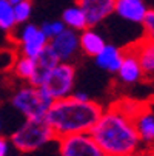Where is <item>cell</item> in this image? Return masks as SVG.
Segmentation results:
<instances>
[{"instance_id":"obj_1","label":"cell","mask_w":154,"mask_h":156,"mask_svg":"<svg viewBox=\"0 0 154 156\" xmlns=\"http://www.w3.org/2000/svg\"><path fill=\"white\" fill-rule=\"evenodd\" d=\"M90 133L105 156H134L143 150L134 119L116 104L102 111Z\"/></svg>"},{"instance_id":"obj_2","label":"cell","mask_w":154,"mask_h":156,"mask_svg":"<svg viewBox=\"0 0 154 156\" xmlns=\"http://www.w3.org/2000/svg\"><path fill=\"white\" fill-rule=\"evenodd\" d=\"M102 105L94 101H77L71 94L56 99L48 108L45 121L51 127L56 139L74 135V133H90L102 115Z\"/></svg>"},{"instance_id":"obj_3","label":"cell","mask_w":154,"mask_h":156,"mask_svg":"<svg viewBox=\"0 0 154 156\" xmlns=\"http://www.w3.org/2000/svg\"><path fill=\"white\" fill-rule=\"evenodd\" d=\"M12 145L22 153H31L42 148L50 141H56L51 127L45 118L26 119L11 136Z\"/></svg>"},{"instance_id":"obj_4","label":"cell","mask_w":154,"mask_h":156,"mask_svg":"<svg viewBox=\"0 0 154 156\" xmlns=\"http://www.w3.org/2000/svg\"><path fill=\"white\" fill-rule=\"evenodd\" d=\"M54 99L43 90L42 87L36 85H26L22 87L12 96V107L20 111L26 119H36V118H45L48 108Z\"/></svg>"},{"instance_id":"obj_5","label":"cell","mask_w":154,"mask_h":156,"mask_svg":"<svg viewBox=\"0 0 154 156\" xmlns=\"http://www.w3.org/2000/svg\"><path fill=\"white\" fill-rule=\"evenodd\" d=\"M74 80H76V66L70 62H59L45 74L40 87L56 101L67 98L73 93Z\"/></svg>"},{"instance_id":"obj_6","label":"cell","mask_w":154,"mask_h":156,"mask_svg":"<svg viewBox=\"0 0 154 156\" xmlns=\"http://www.w3.org/2000/svg\"><path fill=\"white\" fill-rule=\"evenodd\" d=\"M60 156H105L91 133H74L59 139Z\"/></svg>"},{"instance_id":"obj_7","label":"cell","mask_w":154,"mask_h":156,"mask_svg":"<svg viewBox=\"0 0 154 156\" xmlns=\"http://www.w3.org/2000/svg\"><path fill=\"white\" fill-rule=\"evenodd\" d=\"M48 45L53 48L60 62H70L79 50V34L74 30L65 28L62 33L48 40Z\"/></svg>"},{"instance_id":"obj_8","label":"cell","mask_w":154,"mask_h":156,"mask_svg":"<svg viewBox=\"0 0 154 156\" xmlns=\"http://www.w3.org/2000/svg\"><path fill=\"white\" fill-rule=\"evenodd\" d=\"M77 6L83 11L88 27L93 28L114 12L116 0H77Z\"/></svg>"},{"instance_id":"obj_9","label":"cell","mask_w":154,"mask_h":156,"mask_svg":"<svg viewBox=\"0 0 154 156\" xmlns=\"http://www.w3.org/2000/svg\"><path fill=\"white\" fill-rule=\"evenodd\" d=\"M117 77L125 85H134L145 77L143 71H142V66L139 63V59L129 48L123 50V59H122V63L117 70Z\"/></svg>"},{"instance_id":"obj_10","label":"cell","mask_w":154,"mask_h":156,"mask_svg":"<svg viewBox=\"0 0 154 156\" xmlns=\"http://www.w3.org/2000/svg\"><path fill=\"white\" fill-rule=\"evenodd\" d=\"M134 125L139 133L143 148L154 145V111L145 105L134 116Z\"/></svg>"},{"instance_id":"obj_11","label":"cell","mask_w":154,"mask_h":156,"mask_svg":"<svg viewBox=\"0 0 154 156\" xmlns=\"http://www.w3.org/2000/svg\"><path fill=\"white\" fill-rule=\"evenodd\" d=\"M131 51L136 54L139 59V63L142 66L143 76L146 77H154V42L148 39H142L137 43L128 47Z\"/></svg>"},{"instance_id":"obj_12","label":"cell","mask_w":154,"mask_h":156,"mask_svg":"<svg viewBox=\"0 0 154 156\" xmlns=\"http://www.w3.org/2000/svg\"><path fill=\"white\" fill-rule=\"evenodd\" d=\"M148 8L143 0H116L114 12L131 23H142Z\"/></svg>"},{"instance_id":"obj_13","label":"cell","mask_w":154,"mask_h":156,"mask_svg":"<svg viewBox=\"0 0 154 156\" xmlns=\"http://www.w3.org/2000/svg\"><path fill=\"white\" fill-rule=\"evenodd\" d=\"M96 63L99 68L109 71V73H117L119 66L123 59V50L114 47V45H105L103 50L94 56Z\"/></svg>"},{"instance_id":"obj_14","label":"cell","mask_w":154,"mask_h":156,"mask_svg":"<svg viewBox=\"0 0 154 156\" xmlns=\"http://www.w3.org/2000/svg\"><path fill=\"white\" fill-rule=\"evenodd\" d=\"M80 33H82V34L79 36V48H80L86 56L94 57V56L99 54V53L103 50V47L106 45L105 39H103L99 33L93 31L91 28H86V30H83V31H80Z\"/></svg>"},{"instance_id":"obj_15","label":"cell","mask_w":154,"mask_h":156,"mask_svg":"<svg viewBox=\"0 0 154 156\" xmlns=\"http://www.w3.org/2000/svg\"><path fill=\"white\" fill-rule=\"evenodd\" d=\"M48 37L42 33V30L39 28V31L31 37L28 39L26 42H22L20 43V54L22 56H28V57H33V59H37V56L43 51L48 45Z\"/></svg>"},{"instance_id":"obj_16","label":"cell","mask_w":154,"mask_h":156,"mask_svg":"<svg viewBox=\"0 0 154 156\" xmlns=\"http://www.w3.org/2000/svg\"><path fill=\"white\" fill-rule=\"evenodd\" d=\"M62 22L65 23L67 28L74 30V31H83L86 28H90L88 23H86V17H85L83 11L77 5L65 9V12L62 16Z\"/></svg>"},{"instance_id":"obj_17","label":"cell","mask_w":154,"mask_h":156,"mask_svg":"<svg viewBox=\"0 0 154 156\" xmlns=\"http://www.w3.org/2000/svg\"><path fill=\"white\" fill-rule=\"evenodd\" d=\"M14 73L17 77L23 79V80H29L31 76L36 71V59L28 57V56H19L17 60L14 62Z\"/></svg>"},{"instance_id":"obj_18","label":"cell","mask_w":154,"mask_h":156,"mask_svg":"<svg viewBox=\"0 0 154 156\" xmlns=\"http://www.w3.org/2000/svg\"><path fill=\"white\" fill-rule=\"evenodd\" d=\"M17 25L12 5L8 0H0V30L2 31H12Z\"/></svg>"},{"instance_id":"obj_19","label":"cell","mask_w":154,"mask_h":156,"mask_svg":"<svg viewBox=\"0 0 154 156\" xmlns=\"http://www.w3.org/2000/svg\"><path fill=\"white\" fill-rule=\"evenodd\" d=\"M14 9V17L17 23H25L31 16V9H33V3L31 0H22V2L12 5Z\"/></svg>"},{"instance_id":"obj_20","label":"cell","mask_w":154,"mask_h":156,"mask_svg":"<svg viewBox=\"0 0 154 156\" xmlns=\"http://www.w3.org/2000/svg\"><path fill=\"white\" fill-rule=\"evenodd\" d=\"M142 25H143V37L154 42V9L146 11L142 20Z\"/></svg>"},{"instance_id":"obj_21","label":"cell","mask_w":154,"mask_h":156,"mask_svg":"<svg viewBox=\"0 0 154 156\" xmlns=\"http://www.w3.org/2000/svg\"><path fill=\"white\" fill-rule=\"evenodd\" d=\"M65 28V23L63 22H45V23L42 25V33L45 34L48 39H51V37H54L56 34H59V33H62Z\"/></svg>"},{"instance_id":"obj_22","label":"cell","mask_w":154,"mask_h":156,"mask_svg":"<svg viewBox=\"0 0 154 156\" xmlns=\"http://www.w3.org/2000/svg\"><path fill=\"white\" fill-rule=\"evenodd\" d=\"M8 150H9L8 141H6L5 138L0 136V156H6V154H8Z\"/></svg>"},{"instance_id":"obj_23","label":"cell","mask_w":154,"mask_h":156,"mask_svg":"<svg viewBox=\"0 0 154 156\" xmlns=\"http://www.w3.org/2000/svg\"><path fill=\"white\" fill-rule=\"evenodd\" d=\"M71 96H73V98H76L77 101H82V102L90 101V96H88L86 93H83V91H74V93H71Z\"/></svg>"},{"instance_id":"obj_24","label":"cell","mask_w":154,"mask_h":156,"mask_svg":"<svg viewBox=\"0 0 154 156\" xmlns=\"http://www.w3.org/2000/svg\"><path fill=\"white\" fill-rule=\"evenodd\" d=\"M134 156H154V150H151V151H148V150H142V151H139L137 154H134Z\"/></svg>"},{"instance_id":"obj_25","label":"cell","mask_w":154,"mask_h":156,"mask_svg":"<svg viewBox=\"0 0 154 156\" xmlns=\"http://www.w3.org/2000/svg\"><path fill=\"white\" fill-rule=\"evenodd\" d=\"M8 2H9L11 5H15V3H19V2H22V0H8Z\"/></svg>"},{"instance_id":"obj_26","label":"cell","mask_w":154,"mask_h":156,"mask_svg":"<svg viewBox=\"0 0 154 156\" xmlns=\"http://www.w3.org/2000/svg\"><path fill=\"white\" fill-rule=\"evenodd\" d=\"M0 128H2V122H0Z\"/></svg>"}]
</instances>
